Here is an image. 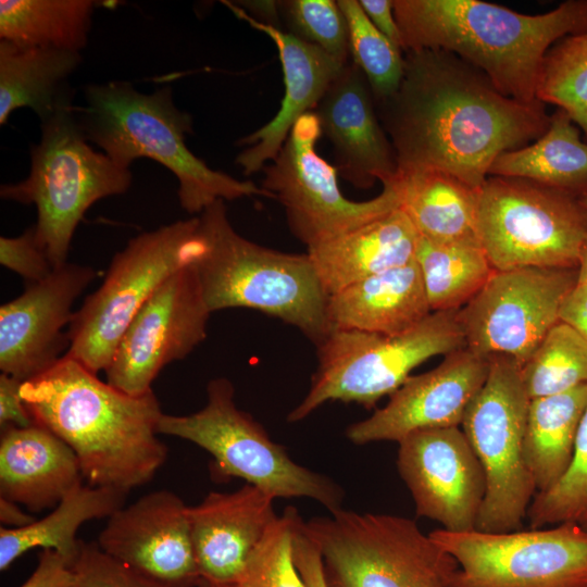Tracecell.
<instances>
[{
    "label": "cell",
    "mask_w": 587,
    "mask_h": 587,
    "mask_svg": "<svg viewBox=\"0 0 587 587\" xmlns=\"http://www.w3.org/2000/svg\"><path fill=\"white\" fill-rule=\"evenodd\" d=\"M586 409L587 384L529 400L523 452L537 492L553 487L567 471Z\"/></svg>",
    "instance_id": "4dcf8cb0"
},
{
    "label": "cell",
    "mask_w": 587,
    "mask_h": 587,
    "mask_svg": "<svg viewBox=\"0 0 587 587\" xmlns=\"http://www.w3.org/2000/svg\"><path fill=\"white\" fill-rule=\"evenodd\" d=\"M400 208L417 233L436 241L478 239V190L437 168L398 172Z\"/></svg>",
    "instance_id": "4316f807"
},
{
    "label": "cell",
    "mask_w": 587,
    "mask_h": 587,
    "mask_svg": "<svg viewBox=\"0 0 587 587\" xmlns=\"http://www.w3.org/2000/svg\"><path fill=\"white\" fill-rule=\"evenodd\" d=\"M198 217L193 261L210 312L248 308L298 328L317 346L329 333L327 299L307 253H288L241 236L224 200Z\"/></svg>",
    "instance_id": "5b68a950"
},
{
    "label": "cell",
    "mask_w": 587,
    "mask_h": 587,
    "mask_svg": "<svg viewBox=\"0 0 587 587\" xmlns=\"http://www.w3.org/2000/svg\"><path fill=\"white\" fill-rule=\"evenodd\" d=\"M432 313L420 268L414 261L354 283L328 296L329 332L403 333Z\"/></svg>",
    "instance_id": "484cf974"
},
{
    "label": "cell",
    "mask_w": 587,
    "mask_h": 587,
    "mask_svg": "<svg viewBox=\"0 0 587 587\" xmlns=\"http://www.w3.org/2000/svg\"><path fill=\"white\" fill-rule=\"evenodd\" d=\"M348 27L352 63L364 74L375 103L396 93L404 70V53L369 20L359 0H337Z\"/></svg>",
    "instance_id": "d590c367"
},
{
    "label": "cell",
    "mask_w": 587,
    "mask_h": 587,
    "mask_svg": "<svg viewBox=\"0 0 587 587\" xmlns=\"http://www.w3.org/2000/svg\"><path fill=\"white\" fill-rule=\"evenodd\" d=\"M237 3L238 4L236 5L253 20L262 24L280 28L279 1L249 0L238 1Z\"/></svg>",
    "instance_id": "7dc6e473"
},
{
    "label": "cell",
    "mask_w": 587,
    "mask_h": 587,
    "mask_svg": "<svg viewBox=\"0 0 587 587\" xmlns=\"http://www.w3.org/2000/svg\"><path fill=\"white\" fill-rule=\"evenodd\" d=\"M228 5L239 18L271 38L277 48L284 75L285 92L277 113L238 141V145L247 148L235 162L248 176L263 170L266 161L277 157L296 122L316 108L346 64L282 28L253 20L236 4Z\"/></svg>",
    "instance_id": "603a6c76"
},
{
    "label": "cell",
    "mask_w": 587,
    "mask_h": 587,
    "mask_svg": "<svg viewBox=\"0 0 587 587\" xmlns=\"http://www.w3.org/2000/svg\"><path fill=\"white\" fill-rule=\"evenodd\" d=\"M197 225L196 216L143 232L116 252L100 287L74 313L65 355L95 374L105 371L140 308L168 277L195 261Z\"/></svg>",
    "instance_id": "30bf717a"
},
{
    "label": "cell",
    "mask_w": 587,
    "mask_h": 587,
    "mask_svg": "<svg viewBox=\"0 0 587 587\" xmlns=\"http://www.w3.org/2000/svg\"><path fill=\"white\" fill-rule=\"evenodd\" d=\"M198 587H240L238 584H220V583H213L208 580H200Z\"/></svg>",
    "instance_id": "f907efd6"
},
{
    "label": "cell",
    "mask_w": 587,
    "mask_h": 587,
    "mask_svg": "<svg viewBox=\"0 0 587 587\" xmlns=\"http://www.w3.org/2000/svg\"><path fill=\"white\" fill-rule=\"evenodd\" d=\"M419 233L399 207L364 225L307 248L327 294L414 261Z\"/></svg>",
    "instance_id": "d4e9b609"
},
{
    "label": "cell",
    "mask_w": 587,
    "mask_h": 587,
    "mask_svg": "<svg viewBox=\"0 0 587 587\" xmlns=\"http://www.w3.org/2000/svg\"><path fill=\"white\" fill-rule=\"evenodd\" d=\"M398 444V472L416 515L440 523L448 532L476 529L486 478L462 428L416 430Z\"/></svg>",
    "instance_id": "e0dca14e"
},
{
    "label": "cell",
    "mask_w": 587,
    "mask_h": 587,
    "mask_svg": "<svg viewBox=\"0 0 587 587\" xmlns=\"http://www.w3.org/2000/svg\"><path fill=\"white\" fill-rule=\"evenodd\" d=\"M376 110L398 172L437 168L476 189L500 154L537 140L550 123L545 103L504 96L445 50L404 52L401 84Z\"/></svg>",
    "instance_id": "6da1fadb"
},
{
    "label": "cell",
    "mask_w": 587,
    "mask_h": 587,
    "mask_svg": "<svg viewBox=\"0 0 587 587\" xmlns=\"http://www.w3.org/2000/svg\"><path fill=\"white\" fill-rule=\"evenodd\" d=\"M98 4L92 0H1L0 40L80 52Z\"/></svg>",
    "instance_id": "1f68e13d"
},
{
    "label": "cell",
    "mask_w": 587,
    "mask_h": 587,
    "mask_svg": "<svg viewBox=\"0 0 587 587\" xmlns=\"http://www.w3.org/2000/svg\"><path fill=\"white\" fill-rule=\"evenodd\" d=\"M577 284L587 286V242L583 248L577 266Z\"/></svg>",
    "instance_id": "681fc988"
},
{
    "label": "cell",
    "mask_w": 587,
    "mask_h": 587,
    "mask_svg": "<svg viewBox=\"0 0 587 587\" xmlns=\"http://www.w3.org/2000/svg\"><path fill=\"white\" fill-rule=\"evenodd\" d=\"M84 97L76 113L86 139L122 167L139 158L166 167L177 179L186 212L200 214L217 200L272 198L251 180L211 168L188 149L192 118L175 105L171 87L143 93L128 82H109L87 85Z\"/></svg>",
    "instance_id": "277c9868"
},
{
    "label": "cell",
    "mask_w": 587,
    "mask_h": 587,
    "mask_svg": "<svg viewBox=\"0 0 587 587\" xmlns=\"http://www.w3.org/2000/svg\"><path fill=\"white\" fill-rule=\"evenodd\" d=\"M322 135L315 113L302 115L273 162L263 167L261 187L284 208L291 234L307 248L364 225L400 207L394 184L365 201L344 196L337 168L316 151Z\"/></svg>",
    "instance_id": "5bb4252c"
},
{
    "label": "cell",
    "mask_w": 587,
    "mask_h": 587,
    "mask_svg": "<svg viewBox=\"0 0 587 587\" xmlns=\"http://www.w3.org/2000/svg\"><path fill=\"white\" fill-rule=\"evenodd\" d=\"M414 260L432 312L460 310L496 271L478 239L436 241L419 234Z\"/></svg>",
    "instance_id": "d6a6232c"
},
{
    "label": "cell",
    "mask_w": 587,
    "mask_h": 587,
    "mask_svg": "<svg viewBox=\"0 0 587 587\" xmlns=\"http://www.w3.org/2000/svg\"><path fill=\"white\" fill-rule=\"evenodd\" d=\"M528 179L566 192L587 197V142L579 127L562 109L550 115L546 133L537 140L500 154L489 175Z\"/></svg>",
    "instance_id": "f1b7e54d"
},
{
    "label": "cell",
    "mask_w": 587,
    "mask_h": 587,
    "mask_svg": "<svg viewBox=\"0 0 587 587\" xmlns=\"http://www.w3.org/2000/svg\"><path fill=\"white\" fill-rule=\"evenodd\" d=\"M560 321L572 326L587 339V286L576 283L563 301Z\"/></svg>",
    "instance_id": "bcb514c9"
},
{
    "label": "cell",
    "mask_w": 587,
    "mask_h": 587,
    "mask_svg": "<svg viewBox=\"0 0 587 587\" xmlns=\"http://www.w3.org/2000/svg\"><path fill=\"white\" fill-rule=\"evenodd\" d=\"M488 372L489 358L466 347L450 352L433 370L410 376L385 407L348 426L346 436L355 445L399 442L416 430L461 426Z\"/></svg>",
    "instance_id": "ffe728a7"
},
{
    "label": "cell",
    "mask_w": 587,
    "mask_h": 587,
    "mask_svg": "<svg viewBox=\"0 0 587 587\" xmlns=\"http://www.w3.org/2000/svg\"><path fill=\"white\" fill-rule=\"evenodd\" d=\"M0 263L26 283L39 282L54 270L37 240L35 225L20 236L0 238Z\"/></svg>",
    "instance_id": "60d3db41"
},
{
    "label": "cell",
    "mask_w": 587,
    "mask_h": 587,
    "mask_svg": "<svg viewBox=\"0 0 587 587\" xmlns=\"http://www.w3.org/2000/svg\"><path fill=\"white\" fill-rule=\"evenodd\" d=\"M80 63V52L0 40V125L22 108L33 110L40 122L51 116L71 92L67 79Z\"/></svg>",
    "instance_id": "83f0119b"
},
{
    "label": "cell",
    "mask_w": 587,
    "mask_h": 587,
    "mask_svg": "<svg viewBox=\"0 0 587 587\" xmlns=\"http://www.w3.org/2000/svg\"><path fill=\"white\" fill-rule=\"evenodd\" d=\"M36 521L29 513L24 512L18 503L0 497V522L8 528H20Z\"/></svg>",
    "instance_id": "c3c4849f"
},
{
    "label": "cell",
    "mask_w": 587,
    "mask_h": 587,
    "mask_svg": "<svg viewBox=\"0 0 587 587\" xmlns=\"http://www.w3.org/2000/svg\"><path fill=\"white\" fill-rule=\"evenodd\" d=\"M83 482L76 454L49 429L37 423L1 427L0 497L38 513L55 508Z\"/></svg>",
    "instance_id": "cb8c5ba5"
},
{
    "label": "cell",
    "mask_w": 587,
    "mask_h": 587,
    "mask_svg": "<svg viewBox=\"0 0 587 587\" xmlns=\"http://www.w3.org/2000/svg\"><path fill=\"white\" fill-rule=\"evenodd\" d=\"M403 52L445 50L483 72L504 96L532 102L548 50L587 29V0L525 14L480 0H394Z\"/></svg>",
    "instance_id": "3957f363"
},
{
    "label": "cell",
    "mask_w": 587,
    "mask_h": 587,
    "mask_svg": "<svg viewBox=\"0 0 587 587\" xmlns=\"http://www.w3.org/2000/svg\"><path fill=\"white\" fill-rule=\"evenodd\" d=\"M359 2L372 24L394 46L403 51L400 30L394 13V0H359Z\"/></svg>",
    "instance_id": "f6af8a7d"
},
{
    "label": "cell",
    "mask_w": 587,
    "mask_h": 587,
    "mask_svg": "<svg viewBox=\"0 0 587 587\" xmlns=\"http://www.w3.org/2000/svg\"><path fill=\"white\" fill-rule=\"evenodd\" d=\"M111 558L162 587H198L188 505L155 490L108 517L96 541Z\"/></svg>",
    "instance_id": "d6986e66"
},
{
    "label": "cell",
    "mask_w": 587,
    "mask_h": 587,
    "mask_svg": "<svg viewBox=\"0 0 587 587\" xmlns=\"http://www.w3.org/2000/svg\"><path fill=\"white\" fill-rule=\"evenodd\" d=\"M40 129L39 142L30 146L28 176L2 185L0 197L36 207L37 240L57 268L67 263L73 236L86 211L103 198L125 193L133 175L90 146L72 104V92L41 122Z\"/></svg>",
    "instance_id": "8992f818"
},
{
    "label": "cell",
    "mask_w": 587,
    "mask_h": 587,
    "mask_svg": "<svg viewBox=\"0 0 587 587\" xmlns=\"http://www.w3.org/2000/svg\"><path fill=\"white\" fill-rule=\"evenodd\" d=\"M330 587H450L459 564L410 519L339 509L303 522Z\"/></svg>",
    "instance_id": "9c48e42d"
},
{
    "label": "cell",
    "mask_w": 587,
    "mask_h": 587,
    "mask_svg": "<svg viewBox=\"0 0 587 587\" xmlns=\"http://www.w3.org/2000/svg\"><path fill=\"white\" fill-rule=\"evenodd\" d=\"M300 519L294 507L277 516L250 554L236 584L240 587H307L292 557V540Z\"/></svg>",
    "instance_id": "74e56055"
},
{
    "label": "cell",
    "mask_w": 587,
    "mask_h": 587,
    "mask_svg": "<svg viewBox=\"0 0 587 587\" xmlns=\"http://www.w3.org/2000/svg\"><path fill=\"white\" fill-rule=\"evenodd\" d=\"M22 398L35 423L76 454L84 480L128 494L150 482L167 457L158 438L162 416L153 392L130 396L64 355L23 383Z\"/></svg>",
    "instance_id": "7a4b0ae2"
},
{
    "label": "cell",
    "mask_w": 587,
    "mask_h": 587,
    "mask_svg": "<svg viewBox=\"0 0 587 587\" xmlns=\"http://www.w3.org/2000/svg\"><path fill=\"white\" fill-rule=\"evenodd\" d=\"M529 399L587 384V339L559 321L521 367Z\"/></svg>",
    "instance_id": "836d02e7"
},
{
    "label": "cell",
    "mask_w": 587,
    "mask_h": 587,
    "mask_svg": "<svg viewBox=\"0 0 587 587\" xmlns=\"http://www.w3.org/2000/svg\"><path fill=\"white\" fill-rule=\"evenodd\" d=\"M526 517L532 528L574 523L587 529V409L567 471L553 487L535 495Z\"/></svg>",
    "instance_id": "8d00e7d4"
},
{
    "label": "cell",
    "mask_w": 587,
    "mask_h": 587,
    "mask_svg": "<svg viewBox=\"0 0 587 587\" xmlns=\"http://www.w3.org/2000/svg\"><path fill=\"white\" fill-rule=\"evenodd\" d=\"M298 522L292 540V557L307 587H330L325 574L322 553Z\"/></svg>",
    "instance_id": "b9f144b4"
},
{
    "label": "cell",
    "mask_w": 587,
    "mask_h": 587,
    "mask_svg": "<svg viewBox=\"0 0 587 587\" xmlns=\"http://www.w3.org/2000/svg\"><path fill=\"white\" fill-rule=\"evenodd\" d=\"M279 10L287 33L319 47L339 63H348V27L337 1H279Z\"/></svg>",
    "instance_id": "f35d334b"
},
{
    "label": "cell",
    "mask_w": 587,
    "mask_h": 587,
    "mask_svg": "<svg viewBox=\"0 0 587 587\" xmlns=\"http://www.w3.org/2000/svg\"><path fill=\"white\" fill-rule=\"evenodd\" d=\"M127 494L114 488L80 484L68 492L52 512L20 528H0V570L28 550L53 549L73 562L82 540L79 527L91 520L109 517L124 505Z\"/></svg>",
    "instance_id": "f546056e"
},
{
    "label": "cell",
    "mask_w": 587,
    "mask_h": 587,
    "mask_svg": "<svg viewBox=\"0 0 587 587\" xmlns=\"http://www.w3.org/2000/svg\"><path fill=\"white\" fill-rule=\"evenodd\" d=\"M70 587H162L103 552L96 541L80 542Z\"/></svg>",
    "instance_id": "ab89813d"
},
{
    "label": "cell",
    "mask_w": 587,
    "mask_h": 587,
    "mask_svg": "<svg viewBox=\"0 0 587 587\" xmlns=\"http://www.w3.org/2000/svg\"><path fill=\"white\" fill-rule=\"evenodd\" d=\"M584 207L587 209V197L580 199Z\"/></svg>",
    "instance_id": "816d5d0a"
},
{
    "label": "cell",
    "mask_w": 587,
    "mask_h": 587,
    "mask_svg": "<svg viewBox=\"0 0 587 587\" xmlns=\"http://www.w3.org/2000/svg\"><path fill=\"white\" fill-rule=\"evenodd\" d=\"M317 366L302 401L287 421L304 420L327 401L355 402L366 409L391 396L420 364L465 347L459 310L432 312L396 335L330 330L317 345Z\"/></svg>",
    "instance_id": "52a82bcc"
},
{
    "label": "cell",
    "mask_w": 587,
    "mask_h": 587,
    "mask_svg": "<svg viewBox=\"0 0 587 587\" xmlns=\"http://www.w3.org/2000/svg\"><path fill=\"white\" fill-rule=\"evenodd\" d=\"M477 237L496 271L577 268L587 209L579 198L545 185L490 175L478 190Z\"/></svg>",
    "instance_id": "8fae6325"
},
{
    "label": "cell",
    "mask_w": 587,
    "mask_h": 587,
    "mask_svg": "<svg viewBox=\"0 0 587 587\" xmlns=\"http://www.w3.org/2000/svg\"><path fill=\"white\" fill-rule=\"evenodd\" d=\"M536 98L564 110L587 142V29L563 37L546 53Z\"/></svg>",
    "instance_id": "e575fe53"
},
{
    "label": "cell",
    "mask_w": 587,
    "mask_h": 587,
    "mask_svg": "<svg viewBox=\"0 0 587 587\" xmlns=\"http://www.w3.org/2000/svg\"><path fill=\"white\" fill-rule=\"evenodd\" d=\"M577 283V268L523 267L495 271L459 310L465 347L490 358L507 357L521 367L560 321Z\"/></svg>",
    "instance_id": "9a60e30c"
},
{
    "label": "cell",
    "mask_w": 587,
    "mask_h": 587,
    "mask_svg": "<svg viewBox=\"0 0 587 587\" xmlns=\"http://www.w3.org/2000/svg\"><path fill=\"white\" fill-rule=\"evenodd\" d=\"M205 405L191 414H162L158 433L178 437L212 455L217 480L242 478L276 498H310L329 512L341 509L342 489L325 475L296 463L263 426L235 402L233 383L218 377L207 386Z\"/></svg>",
    "instance_id": "ba28073f"
},
{
    "label": "cell",
    "mask_w": 587,
    "mask_h": 587,
    "mask_svg": "<svg viewBox=\"0 0 587 587\" xmlns=\"http://www.w3.org/2000/svg\"><path fill=\"white\" fill-rule=\"evenodd\" d=\"M274 497L246 484L232 492H210L188 507L195 557L202 580L237 583L246 563L277 519Z\"/></svg>",
    "instance_id": "7402d4cb"
},
{
    "label": "cell",
    "mask_w": 587,
    "mask_h": 587,
    "mask_svg": "<svg viewBox=\"0 0 587 587\" xmlns=\"http://www.w3.org/2000/svg\"><path fill=\"white\" fill-rule=\"evenodd\" d=\"M88 265L65 263L0 308V370L23 383L61 360L68 351L73 305L96 278Z\"/></svg>",
    "instance_id": "ac0fdd59"
},
{
    "label": "cell",
    "mask_w": 587,
    "mask_h": 587,
    "mask_svg": "<svg viewBox=\"0 0 587 587\" xmlns=\"http://www.w3.org/2000/svg\"><path fill=\"white\" fill-rule=\"evenodd\" d=\"M322 135L333 147L338 174L357 188L398 175L394 147L378 118L371 87L353 63H347L313 110Z\"/></svg>",
    "instance_id": "44dd1931"
},
{
    "label": "cell",
    "mask_w": 587,
    "mask_h": 587,
    "mask_svg": "<svg viewBox=\"0 0 587 587\" xmlns=\"http://www.w3.org/2000/svg\"><path fill=\"white\" fill-rule=\"evenodd\" d=\"M210 314L192 262L168 277L134 316L104 371L107 383L130 396L152 391L165 365L207 338Z\"/></svg>",
    "instance_id": "2e32d148"
},
{
    "label": "cell",
    "mask_w": 587,
    "mask_h": 587,
    "mask_svg": "<svg viewBox=\"0 0 587 587\" xmlns=\"http://www.w3.org/2000/svg\"><path fill=\"white\" fill-rule=\"evenodd\" d=\"M529 400L521 366L507 357H490L487 379L461 423L486 478L478 530L521 529L537 492L523 452Z\"/></svg>",
    "instance_id": "7c38bea8"
},
{
    "label": "cell",
    "mask_w": 587,
    "mask_h": 587,
    "mask_svg": "<svg viewBox=\"0 0 587 587\" xmlns=\"http://www.w3.org/2000/svg\"><path fill=\"white\" fill-rule=\"evenodd\" d=\"M458 562L450 587H587V529L430 532Z\"/></svg>",
    "instance_id": "4fadbf2b"
},
{
    "label": "cell",
    "mask_w": 587,
    "mask_h": 587,
    "mask_svg": "<svg viewBox=\"0 0 587 587\" xmlns=\"http://www.w3.org/2000/svg\"><path fill=\"white\" fill-rule=\"evenodd\" d=\"M23 382L9 375L0 374V426L28 427L35 424L22 398Z\"/></svg>",
    "instance_id": "ee69618b"
},
{
    "label": "cell",
    "mask_w": 587,
    "mask_h": 587,
    "mask_svg": "<svg viewBox=\"0 0 587 587\" xmlns=\"http://www.w3.org/2000/svg\"><path fill=\"white\" fill-rule=\"evenodd\" d=\"M73 561L53 549H42L32 575L20 587H70Z\"/></svg>",
    "instance_id": "7bdbcfd3"
}]
</instances>
